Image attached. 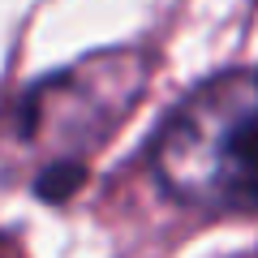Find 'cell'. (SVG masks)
<instances>
[{
	"label": "cell",
	"mask_w": 258,
	"mask_h": 258,
	"mask_svg": "<svg viewBox=\"0 0 258 258\" xmlns=\"http://www.w3.org/2000/svg\"><path fill=\"white\" fill-rule=\"evenodd\" d=\"M172 198L207 211H258V69H228L189 91L151 147Z\"/></svg>",
	"instance_id": "6da1fadb"
},
{
	"label": "cell",
	"mask_w": 258,
	"mask_h": 258,
	"mask_svg": "<svg viewBox=\"0 0 258 258\" xmlns=\"http://www.w3.org/2000/svg\"><path fill=\"white\" fill-rule=\"evenodd\" d=\"M147 78L151 60L142 52H95L22 91L0 120V138L35 168V176L56 168L86 172V159L138 108Z\"/></svg>",
	"instance_id": "7a4b0ae2"
}]
</instances>
